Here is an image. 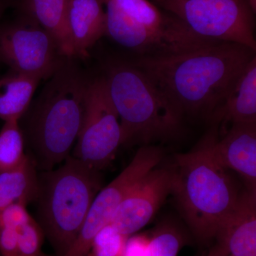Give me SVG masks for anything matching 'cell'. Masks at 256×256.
Wrapping results in <instances>:
<instances>
[{
	"mask_svg": "<svg viewBox=\"0 0 256 256\" xmlns=\"http://www.w3.org/2000/svg\"><path fill=\"white\" fill-rule=\"evenodd\" d=\"M256 52L238 44L218 42L170 56L130 60L184 120L210 122Z\"/></svg>",
	"mask_w": 256,
	"mask_h": 256,
	"instance_id": "obj_1",
	"label": "cell"
},
{
	"mask_svg": "<svg viewBox=\"0 0 256 256\" xmlns=\"http://www.w3.org/2000/svg\"><path fill=\"white\" fill-rule=\"evenodd\" d=\"M90 79L77 58L65 57L25 114L26 154L36 170L50 171L70 156L82 127Z\"/></svg>",
	"mask_w": 256,
	"mask_h": 256,
	"instance_id": "obj_2",
	"label": "cell"
},
{
	"mask_svg": "<svg viewBox=\"0 0 256 256\" xmlns=\"http://www.w3.org/2000/svg\"><path fill=\"white\" fill-rule=\"evenodd\" d=\"M218 128L212 124L191 151L175 156L172 194L190 228L202 240L215 238L240 195L228 170L216 161L210 151Z\"/></svg>",
	"mask_w": 256,
	"mask_h": 256,
	"instance_id": "obj_3",
	"label": "cell"
},
{
	"mask_svg": "<svg viewBox=\"0 0 256 256\" xmlns=\"http://www.w3.org/2000/svg\"><path fill=\"white\" fill-rule=\"evenodd\" d=\"M104 76L122 130V146H150L178 137L184 120L130 58H112Z\"/></svg>",
	"mask_w": 256,
	"mask_h": 256,
	"instance_id": "obj_4",
	"label": "cell"
},
{
	"mask_svg": "<svg viewBox=\"0 0 256 256\" xmlns=\"http://www.w3.org/2000/svg\"><path fill=\"white\" fill-rule=\"evenodd\" d=\"M58 169L38 175V224L56 256L73 245L94 198L102 188L100 171L69 156Z\"/></svg>",
	"mask_w": 256,
	"mask_h": 256,
	"instance_id": "obj_5",
	"label": "cell"
},
{
	"mask_svg": "<svg viewBox=\"0 0 256 256\" xmlns=\"http://www.w3.org/2000/svg\"><path fill=\"white\" fill-rule=\"evenodd\" d=\"M106 34L133 58L170 56L218 43L194 34L178 18L148 0H102Z\"/></svg>",
	"mask_w": 256,
	"mask_h": 256,
	"instance_id": "obj_6",
	"label": "cell"
},
{
	"mask_svg": "<svg viewBox=\"0 0 256 256\" xmlns=\"http://www.w3.org/2000/svg\"><path fill=\"white\" fill-rule=\"evenodd\" d=\"M156 2L204 40L238 44L256 50V12L249 0H161Z\"/></svg>",
	"mask_w": 256,
	"mask_h": 256,
	"instance_id": "obj_7",
	"label": "cell"
},
{
	"mask_svg": "<svg viewBox=\"0 0 256 256\" xmlns=\"http://www.w3.org/2000/svg\"><path fill=\"white\" fill-rule=\"evenodd\" d=\"M76 141L72 156L98 171L110 164L122 146L118 114L102 75L90 79Z\"/></svg>",
	"mask_w": 256,
	"mask_h": 256,
	"instance_id": "obj_8",
	"label": "cell"
},
{
	"mask_svg": "<svg viewBox=\"0 0 256 256\" xmlns=\"http://www.w3.org/2000/svg\"><path fill=\"white\" fill-rule=\"evenodd\" d=\"M163 156L164 152L160 146H141L126 169L96 195L78 236L64 256H88L96 234L110 223L124 197L161 163Z\"/></svg>",
	"mask_w": 256,
	"mask_h": 256,
	"instance_id": "obj_9",
	"label": "cell"
},
{
	"mask_svg": "<svg viewBox=\"0 0 256 256\" xmlns=\"http://www.w3.org/2000/svg\"><path fill=\"white\" fill-rule=\"evenodd\" d=\"M64 58L53 37L32 18L0 26V60L12 70L48 79Z\"/></svg>",
	"mask_w": 256,
	"mask_h": 256,
	"instance_id": "obj_10",
	"label": "cell"
},
{
	"mask_svg": "<svg viewBox=\"0 0 256 256\" xmlns=\"http://www.w3.org/2000/svg\"><path fill=\"white\" fill-rule=\"evenodd\" d=\"M158 166L130 191L111 220L110 224L127 236L149 224L172 192L174 166Z\"/></svg>",
	"mask_w": 256,
	"mask_h": 256,
	"instance_id": "obj_11",
	"label": "cell"
},
{
	"mask_svg": "<svg viewBox=\"0 0 256 256\" xmlns=\"http://www.w3.org/2000/svg\"><path fill=\"white\" fill-rule=\"evenodd\" d=\"M218 128L212 138L210 151L224 169L240 174L248 190H256V122L232 124L220 138Z\"/></svg>",
	"mask_w": 256,
	"mask_h": 256,
	"instance_id": "obj_12",
	"label": "cell"
},
{
	"mask_svg": "<svg viewBox=\"0 0 256 256\" xmlns=\"http://www.w3.org/2000/svg\"><path fill=\"white\" fill-rule=\"evenodd\" d=\"M215 238L228 256H256V190H244Z\"/></svg>",
	"mask_w": 256,
	"mask_h": 256,
	"instance_id": "obj_13",
	"label": "cell"
},
{
	"mask_svg": "<svg viewBox=\"0 0 256 256\" xmlns=\"http://www.w3.org/2000/svg\"><path fill=\"white\" fill-rule=\"evenodd\" d=\"M67 24L74 56L86 58L88 50L106 34L102 0H70Z\"/></svg>",
	"mask_w": 256,
	"mask_h": 256,
	"instance_id": "obj_14",
	"label": "cell"
},
{
	"mask_svg": "<svg viewBox=\"0 0 256 256\" xmlns=\"http://www.w3.org/2000/svg\"><path fill=\"white\" fill-rule=\"evenodd\" d=\"M256 122V56L252 58L210 121L226 124Z\"/></svg>",
	"mask_w": 256,
	"mask_h": 256,
	"instance_id": "obj_15",
	"label": "cell"
},
{
	"mask_svg": "<svg viewBox=\"0 0 256 256\" xmlns=\"http://www.w3.org/2000/svg\"><path fill=\"white\" fill-rule=\"evenodd\" d=\"M70 0H22V6L30 18L53 37L64 57H74L67 24Z\"/></svg>",
	"mask_w": 256,
	"mask_h": 256,
	"instance_id": "obj_16",
	"label": "cell"
},
{
	"mask_svg": "<svg viewBox=\"0 0 256 256\" xmlns=\"http://www.w3.org/2000/svg\"><path fill=\"white\" fill-rule=\"evenodd\" d=\"M42 77L12 70L0 78V119L18 120L28 112Z\"/></svg>",
	"mask_w": 256,
	"mask_h": 256,
	"instance_id": "obj_17",
	"label": "cell"
},
{
	"mask_svg": "<svg viewBox=\"0 0 256 256\" xmlns=\"http://www.w3.org/2000/svg\"><path fill=\"white\" fill-rule=\"evenodd\" d=\"M30 156L20 168L0 174V216L15 203L24 205L35 201L38 192V175Z\"/></svg>",
	"mask_w": 256,
	"mask_h": 256,
	"instance_id": "obj_18",
	"label": "cell"
},
{
	"mask_svg": "<svg viewBox=\"0 0 256 256\" xmlns=\"http://www.w3.org/2000/svg\"><path fill=\"white\" fill-rule=\"evenodd\" d=\"M28 156L18 121H6L0 130V174L20 168Z\"/></svg>",
	"mask_w": 256,
	"mask_h": 256,
	"instance_id": "obj_19",
	"label": "cell"
},
{
	"mask_svg": "<svg viewBox=\"0 0 256 256\" xmlns=\"http://www.w3.org/2000/svg\"><path fill=\"white\" fill-rule=\"evenodd\" d=\"M183 246L181 232L172 226H163L150 236L143 256H178Z\"/></svg>",
	"mask_w": 256,
	"mask_h": 256,
	"instance_id": "obj_20",
	"label": "cell"
},
{
	"mask_svg": "<svg viewBox=\"0 0 256 256\" xmlns=\"http://www.w3.org/2000/svg\"><path fill=\"white\" fill-rule=\"evenodd\" d=\"M128 237L108 224L96 234L88 256H124Z\"/></svg>",
	"mask_w": 256,
	"mask_h": 256,
	"instance_id": "obj_21",
	"label": "cell"
},
{
	"mask_svg": "<svg viewBox=\"0 0 256 256\" xmlns=\"http://www.w3.org/2000/svg\"><path fill=\"white\" fill-rule=\"evenodd\" d=\"M15 230L20 256H45L42 250L44 234L38 222L31 216Z\"/></svg>",
	"mask_w": 256,
	"mask_h": 256,
	"instance_id": "obj_22",
	"label": "cell"
},
{
	"mask_svg": "<svg viewBox=\"0 0 256 256\" xmlns=\"http://www.w3.org/2000/svg\"><path fill=\"white\" fill-rule=\"evenodd\" d=\"M0 254L2 256H20L18 234L15 228H0Z\"/></svg>",
	"mask_w": 256,
	"mask_h": 256,
	"instance_id": "obj_23",
	"label": "cell"
},
{
	"mask_svg": "<svg viewBox=\"0 0 256 256\" xmlns=\"http://www.w3.org/2000/svg\"><path fill=\"white\" fill-rule=\"evenodd\" d=\"M150 237L146 234H134L128 237L124 256H143L149 245Z\"/></svg>",
	"mask_w": 256,
	"mask_h": 256,
	"instance_id": "obj_24",
	"label": "cell"
},
{
	"mask_svg": "<svg viewBox=\"0 0 256 256\" xmlns=\"http://www.w3.org/2000/svg\"><path fill=\"white\" fill-rule=\"evenodd\" d=\"M207 256H228V252L223 246L216 242Z\"/></svg>",
	"mask_w": 256,
	"mask_h": 256,
	"instance_id": "obj_25",
	"label": "cell"
},
{
	"mask_svg": "<svg viewBox=\"0 0 256 256\" xmlns=\"http://www.w3.org/2000/svg\"><path fill=\"white\" fill-rule=\"evenodd\" d=\"M12 4V0H0V18Z\"/></svg>",
	"mask_w": 256,
	"mask_h": 256,
	"instance_id": "obj_26",
	"label": "cell"
},
{
	"mask_svg": "<svg viewBox=\"0 0 256 256\" xmlns=\"http://www.w3.org/2000/svg\"><path fill=\"white\" fill-rule=\"evenodd\" d=\"M250 5H252V10L256 12V0H249Z\"/></svg>",
	"mask_w": 256,
	"mask_h": 256,
	"instance_id": "obj_27",
	"label": "cell"
},
{
	"mask_svg": "<svg viewBox=\"0 0 256 256\" xmlns=\"http://www.w3.org/2000/svg\"><path fill=\"white\" fill-rule=\"evenodd\" d=\"M156 1L159 2V1H161V0H156Z\"/></svg>",
	"mask_w": 256,
	"mask_h": 256,
	"instance_id": "obj_28",
	"label": "cell"
},
{
	"mask_svg": "<svg viewBox=\"0 0 256 256\" xmlns=\"http://www.w3.org/2000/svg\"><path fill=\"white\" fill-rule=\"evenodd\" d=\"M0 256H1V254H0Z\"/></svg>",
	"mask_w": 256,
	"mask_h": 256,
	"instance_id": "obj_29",
	"label": "cell"
}]
</instances>
